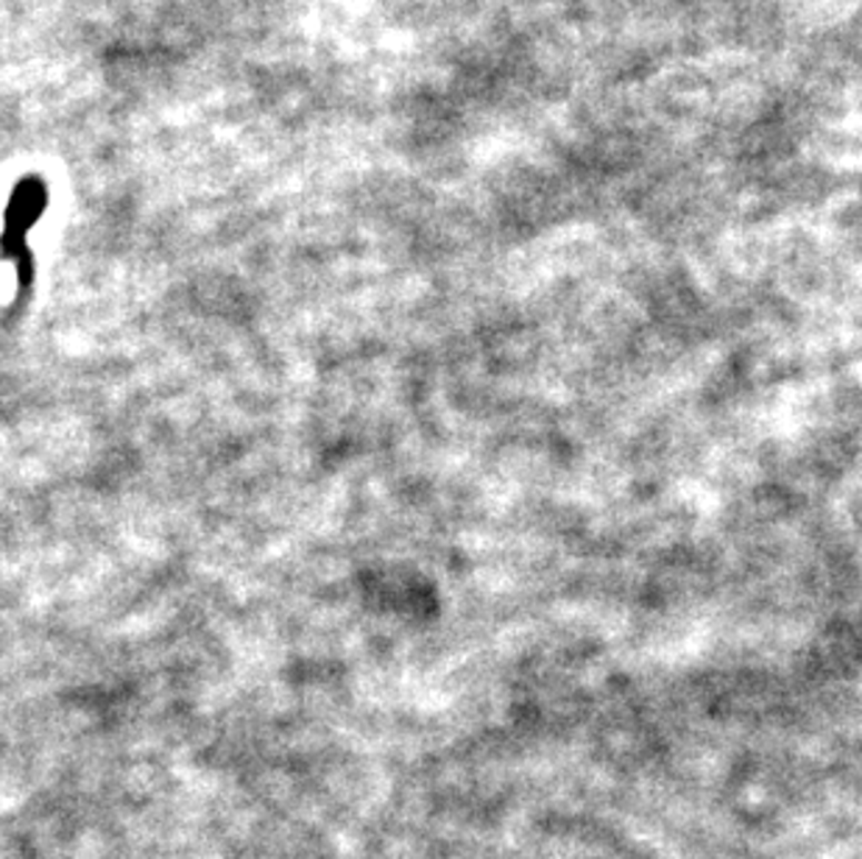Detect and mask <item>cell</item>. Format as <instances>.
<instances>
[{
    "mask_svg": "<svg viewBox=\"0 0 862 859\" xmlns=\"http://www.w3.org/2000/svg\"><path fill=\"white\" fill-rule=\"evenodd\" d=\"M42 204H46V190H42L37 181H29V185L20 187L14 192L12 204H9V224H12V233H18V227H26L40 215Z\"/></svg>",
    "mask_w": 862,
    "mask_h": 859,
    "instance_id": "1",
    "label": "cell"
}]
</instances>
